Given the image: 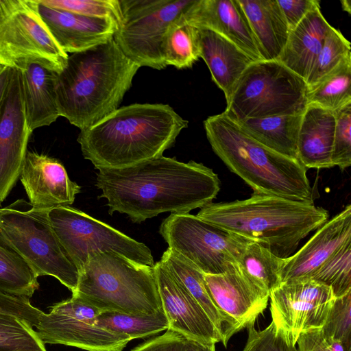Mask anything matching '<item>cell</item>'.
Segmentation results:
<instances>
[{"mask_svg":"<svg viewBox=\"0 0 351 351\" xmlns=\"http://www.w3.org/2000/svg\"><path fill=\"white\" fill-rule=\"evenodd\" d=\"M96 186L107 199L108 213L126 214L134 223L160 213H189L213 202L220 180L202 163L163 156L132 166L98 169Z\"/></svg>","mask_w":351,"mask_h":351,"instance_id":"cell-1","label":"cell"},{"mask_svg":"<svg viewBox=\"0 0 351 351\" xmlns=\"http://www.w3.org/2000/svg\"><path fill=\"white\" fill-rule=\"evenodd\" d=\"M188 124L168 104H134L80 130L77 142L95 168H122L162 156Z\"/></svg>","mask_w":351,"mask_h":351,"instance_id":"cell-2","label":"cell"},{"mask_svg":"<svg viewBox=\"0 0 351 351\" xmlns=\"http://www.w3.org/2000/svg\"><path fill=\"white\" fill-rule=\"evenodd\" d=\"M139 68L113 38L71 53L57 77L60 117L80 130L97 123L119 108Z\"/></svg>","mask_w":351,"mask_h":351,"instance_id":"cell-3","label":"cell"},{"mask_svg":"<svg viewBox=\"0 0 351 351\" xmlns=\"http://www.w3.org/2000/svg\"><path fill=\"white\" fill-rule=\"evenodd\" d=\"M199 219L246 240L256 242L281 258L293 254L300 242L328 220L314 202L254 193L245 199L211 202Z\"/></svg>","mask_w":351,"mask_h":351,"instance_id":"cell-4","label":"cell"},{"mask_svg":"<svg viewBox=\"0 0 351 351\" xmlns=\"http://www.w3.org/2000/svg\"><path fill=\"white\" fill-rule=\"evenodd\" d=\"M204 126L213 152L254 193L313 202L307 169L298 159L260 143L225 111L208 117Z\"/></svg>","mask_w":351,"mask_h":351,"instance_id":"cell-5","label":"cell"},{"mask_svg":"<svg viewBox=\"0 0 351 351\" xmlns=\"http://www.w3.org/2000/svg\"><path fill=\"white\" fill-rule=\"evenodd\" d=\"M71 297L101 312L148 315L163 311L154 267L115 252H101L88 261Z\"/></svg>","mask_w":351,"mask_h":351,"instance_id":"cell-6","label":"cell"},{"mask_svg":"<svg viewBox=\"0 0 351 351\" xmlns=\"http://www.w3.org/2000/svg\"><path fill=\"white\" fill-rule=\"evenodd\" d=\"M49 210L23 199L1 208L0 243L16 253L37 277H54L73 293L79 271L51 226Z\"/></svg>","mask_w":351,"mask_h":351,"instance_id":"cell-7","label":"cell"},{"mask_svg":"<svg viewBox=\"0 0 351 351\" xmlns=\"http://www.w3.org/2000/svg\"><path fill=\"white\" fill-rule=\"evenodd\" d=\"M308 90L306 81L280 61H254L238 80L225 112L238 121L301 114Z\"/></svg>","mask_w":351,"mask_h":351,"instance_id":"cell-8","label":"cell"},{"mask_svg":"<svg viewBox=\"0 0 351 351\" xmlns=\"http://www.w3.org/2000/svg\"><path fill=\"white\" fill-rule=\"evenodd\" d=\"M68 57L42 19L37 0H0L1 66L39 63L58 73Z\"/></svg>","mask_w":351,"mask_h":351,"instance_id":"cell-9","label":"cell"},{"mask_svg":"<svg viewBox=\"0 0 351 351\" xmlns=\"http://www.w3.org/2000/svg\"><path fill=\"white\" fill-rule=\"evenodd\" d=\"M121 22L113 39L132 62L157 70L167 65L163 42L169 26L195 0H119Z\"/></svg>","mask_w":351,"mask_h":351,"instance_id":"cell-10","label":"cell"},{"mask_svg":"<svg viewBox=\"0 0 351 351\" xmlns=\"http://www.w3.org/2000/svg\"><path fill=\"white\" fill-rule=\"evenodd\" d=\"M51 226L79 273L89 259L115 252L138 263L154 266L150 249L109 225L70 206L49 210Z\"/></svg>","mask_w":351,"mask_h":351,"instance_id":"cell-11","label":"cell"},{"mask_svg":"<svg viewBox=\"0 0 351 351\" xmlns=\"http://www.w3.org/2000/svg\"><path fill=\"white\" fill-rule=\"evenodd\" d=\"M159 232L168 247L205 274L225 272L237 262L248 241L189 213H171L163 220Z\"/></svg>","mask_w":351,"mask_h":351,"instance_id":"cell-12","label":"cell"},{"mask_svg":"<svg viewBox=\"0 0 351 351\" xmlns=\"http://www.w3.org/2000/svg\"><path fill=\"white\" fill-rule=\"evenodd\" d=\"M35 326L45 344H62L86 351H123L130 337L98 326L101 311L71 297L53 304Z\"/></svg>","mask_w":351,"mask_h":351,"instance_id":"cell-13","label":"cell"},{"mask_svg":"<svg viewBox=\"0 0 351 351\" xmlns=\"http://www.w3.org/2000/svg\"><path fill=\"white\" fill-rule=\"evenodd\" d=\"M269 298L271 321L295 346L302 332L322 328L335 297L330 287L302 278L280 282Z\"/></svg>","mask_w":351,"mask_h":351,"instance_id":"cell-14","label":"cell"},{"mask_svg":"<svg viewBox=\"0 0 351 351\" xmlns=\"http://www.w3.org/2000/svg\"><path fill=\"white\" fill-rule=\"evenodd\" d=\"M204 280L213 302L226 321L229 339L254 324L267 306L269 294L253 283L237 263L223 273L204 274Z\"/></svg>","mask_w":351,"mask_h":351,"instance_id":"cell-15","label":"cell"},{"mask_svg":"<svg viewBox=\"0 0 351 351\" xmlns=\"http://www.w3.org/2000/svg\"><path fill=\"white\" fill-rule=\"evenodd\" d=\"M32 133L25 114L20 73L12 69L0 115V204L19 179Z\"/></svg>","mask_w":351,"mask_h":351,"instance_id":"cell-16","label":"cell"},{"mask_svg":"<svg viewBox=\"0 0 351 351\" xmlns=\"http://www.w3.org/2000/svg\"><path fill=\"white\" fill-rule=\"evenodd\" d=\"M154 269L168 329L202 343L220 342L216 327L182 283L160 261Z\"/></svg>","mask_w":351,"mask_h":351,"instance_id":"cell-17","label":"cell"},{"mask_svg":"<svg viewBox=\"0 0 351 351\" xmlns=\"http://www.w3.org/2000/svg\"><path fill=\"white\" fill-rule=\"evenodd\" d=\"M19 179L29 204L38 208L69 206L81 189L59 160L34 152L27 151Z\"/></svg>","mask_w":351,"mask_h":351,"instance_id":"cell-18","label":"cell"},{"mask_svg":"<svg viewBox=\"0 0 351 351\" xmlns=\"http://www.w3.org/2000/svg\"><path fill=\"white\" fill-rule=\"evenodd\" d=\"M351 243V206L328 220L295 254L285 258L280 282L311 278L345 245Z\"/></svg>","mask_w":351,"mask_h":351,"instance_id":"cell-19","label":"cell"},{"mask_svg":"<svg viewBox=\"0 0 351 351\" xmlns=\"http://www.w3.org/2000/svg\"><path fill=\"white\" fill-rule=\"evenodd\" d=\"M183 19L198 29H210L225 37L254 61L263 60L238 0H195Z\"/></svg>","mask_w":351,"mask_h":351,"instance_id":"cell-20","label":"cell"},{"mask_svg":"<svg viewBox=\"0 0 351 351\" xmlns=\"http://www.w3.org/2000/svg\"><path fill=\"white\" fill-rule=\"evenodd\" d=\"M38 12L58 45L68 55L112 38L119 24L110 18L91 17L39 3Z\"/></svg>","mask_w":351,"mask_h":351,"instance_id":"cell-21","label":"cell"},{"mask_svg":"<svg viewBox=\"0 0 351 351\" xmlns=\"http://www.w3.org/2000/svg\"><path fill=\"white\" fill-rule=\"evenodd\" d=\"M335 117L331 110L308 105L302 114L297 141L298 160L306 169L333 166L332 152Z\"/></svg>","mask_w":351,"mask_h":351,"instance_id":"cell-22","label":"cell"},{"mask_svg":"<svg viewBox=\"0 0 351 351\" xmlns=\"http://www.w3.org/2000/svg\"><path fill=\"white\" fill-rule=\"evenodd\" d=\"M18 70L30 130L50 125L60 117L56 97L58 73L39 63H29Z\"/></svg>","mask_w":351,"mask_h":351,"instance_id":"cell-23","label":"cell"},{"mask_svg":"<svg viewBox=\"0 0 351 351\" xmlns=\"http://www.w3.org/2000/svg\"><path fill=\"white\" fill-rule=\"evenodd\" d=\"M200 58L213 81L222 90L226 103L244 71L254 60L233 43L208 29H199Z\"/></svg>","mask_w":351,"mask_h":351,"instance_id":"cell-24","label":"cell"},{"mask_svg":"<svg viewBox=\"0 0 351 351\" xmlns=\"http://www.w3.org/2000/svg\"><path fill=\"white\" fill-rule=\"evenodd\" d=\"M330 27L320 7L311 11L289 32L278 60L306 81Z\"/></svg>","mask_w":351,"mask_h":351,"instance_id":"cell-25","label":"cell"},{"mask_svg":"<svg viewBox=\"0 0 351 351\" xmlns=\"http://www.w3.org/2000/svg\"><path fill=\"white\" fill-rule=\"evenodd\" d=\"M264 60H278L289 29L277 0H238Z\"/></svg>","mask_w":351,"mask_h":351,"instance_id":"cell-26","label":"cell"},{"mask_svg":"<svg viewBox=\"0 0 351 351\" xmlns=\"http://www.w3.org/2000/svg\"><path fill=\"white\" fill-rule=\"evenodd\" d=\"M302 114L236 121L247 134L260 143L282 155L298 159L297 141Z\"/></svg>","mask_w":351,"mask_h":351,"instance_id":"cell-27","label":"cell"},{"mask_svg":"<svg viewBox=\"0 0 351 351\" xmlns=\"http://www.w3.org/2000/svg\"><path fill=\"white\" fill-rule=\"evenodd\" d=\"M160 262L182 283L212 321L226 347L229 341L227 323L213 302L204 280V274L190 261L168 247Z\"/></svg>","mask_w":351,"mask_h":351,"instance_id":"cell-28","label":"cell"},{"mask_svg":"<svg viewBox=\"0 0 351 351\" xmlns=\"http://www.w3.org/2000/svg\"><path fill=\"white\" fill-rule=\"evenodd\" d=\"M307 101L332 112L351 103V53L308 88Z\"/></svg>","mask_w":351,"mask_h":351,"instance_id":"cell-29","label":"cell"},{"mask_svg":"<svg viewBox=\"0 0 351 351\" xmlns=\"http://www.w3.org/2000/svg\"><path fill=\"white\" fill-rule=\"evenodd\" d=\"M284 260L263 245L248 241L237 263L253 283L269 294L281 282Z\"/></svg>","mask_w":351,"mask_h":351,"instance_id":"cell-30","label":"cell"},{"mask_svg":"<svg viewBox=\"0 0 351 351\" xmlns=\"http://www.w3.org/2000/svg\"><path fill=\"white\" fill-rule=\"evenodd\" d=\"M199 29L186 23L183 15L169 27L163 42L167 66L181 69L191 67L200 58Z\"/></svg>","mask_w":351,"mask_h":351,"instance_id":"cell-31","label":"cell"},{"mask_svg":"<svg viewBox=\"0 0 351 351\" xmlns=\"http://www.w3.org/2000/svg\"><path fill=\"white\" fill-rule=\"evenodd\" d=\"M95 324L110 331L125 335L132 340L153 336L169 328L163 311L148 315L101 312L95 319Z\"/></svg>","mask_w":351,"mask_h":351,"instance_id":"cell-32","label":"cell"},{"mask_svg":"<svg viewBox=\"0 0 351 351\" xmlns=\"http://www.w3.org/2000/svg\"><path fill=\"white\" fill-rule=\"evenodd\" d=\"M38 277L14 252L0 243V293L29 300Z\"/></svg>","mask_w":351,"mask_h":351,"instance_id":"cell-33","label":"cell"},{"mask_svg":"<svg viewBox=\"0 0 351 351\" xmlns=\"http://www.w3.org/2000/svg\"><path fill=\"white\" fill-rule=\"evenodd\" d=\"M350 53V43L339 29L330 25L322 47L306 79L308 88L317 83Z\"/></svg>","mask_w":351,"mask_h":351,"instance_id":"cell-34","label":"cell"},{"mask_svg":"<svg viewBox=\"0 0 351 351\" xmlns=\"http://www.w3.org/2000/svg\"><path fill=\"white\" fill-rule=\"evenodd\" d=\"M311 279L330 287L335 298L351 291V243L326 261Z\"/></svg>","mask_w":351,"mask_h":351,"instance_id":"cell-35","label":"cell"},{"mask_svg":"<svg viewBox=\"0 0 351 351\" xmlns=\"http://www.w3.org/2000/svg\"><path fill=\"white\" fill-rule=\"evenodd\" d=\"M45 345L25 321L0 315V351H47Z\"/></svg>","mask_w":351,"mask_h":351,"instance_id":"cell-36","label":"cell"},{"mask_svg":"<svg viewBox=\"0 0 351 351\" xmlns=\"http://www.w3.org/2000/svg\"><path fill=\"white\" fill-rule=\"evenodd\" d=\"M41 4L80 15L110 18L119 25L122 15L119 0H38Z\"/></svg>","mask_w":351,"mask_h":351,"instance_id":"cell-37","label":"cell"},{"mask_svg":"<svg viewBox=\"0 0 351 351\" xmlns=\"http://www.w3.org/2000/svg\"><path fill=\"white\" fill-rule=\"evenodd\" d=\"M321 329L325 337L338 340L351 350V291L335 298Z\"/></svg>","mask_w":351,"mask_h":351,"instance_id":"cell-38","label":"cell"},{"mask_svg":"<svg viewBox=\"0 0 351 351\" xmlns=\"http://www.w3.org/2000/svg\"><path fill=\"white\" fill-rule=\"evenodd\" d=\"M335 129L332 162L344 170L351 165V103L333 111Z\"/></svg>","mask_w":351,"mask_h":351,"instance_id":"cell-39","label":"cell"},{"mask_svg":"<svg viewBox=\"0 0 351 351\" xmlns=\"http://www.w3.org/2000/svg\"><path fill=\"white\" fill-rule=\"evenodd\" d=\"M248 337L243 351H298L287 333L271 321L262 330L254 324L248 327Z\"/></svg>","mask_w":351,"mask_h":351,"instance_id":"cell-40","label":"cell"},{"mask_svg":"<svg viewBox=\"0 0 351 351\" xmlns=\"http://www.w3.org/2000/svg\"><path fill=\"white\" fill-rule=\"evenodd\" d=\"M43 313L28 299L0 293V315L14 316L35 327Z\"/></svg>","mask_w":351,"mask_h":351,"instance_id":"cell-41","label":"cell"},{"mask_svg":"<svg viewBox=\"0 0 351 351\" xmlns=\"http://www.w3.org/2000/svg\"><path fill=\"white\" fill-rule=\"evenodd\" d=\"M289 31L294 29L311 11L319 6L317 0H277Z\"/></svg>","mask_w":351,"mask_h":351,"instance_id":"cell-42","label":"cell"},{"mask_svg":"<svg viewBox=\"0 0 351 351\" xmlns=\"http://www.w3.org/2000/svg\"><path fill=\"white\" fill-rule=\"evenodd\" d=\"M131 351H186L185 338L167 329L163 335L139 344Z\"/></svg>","mask_w":351,"mask_h":351,"instance_id":"cell-43","label":"cell"},{"mask_svg":"<svg viewBox=\"0 0 351 351\" xmlns=\"http://www.w3.org/2000/svg\"><path fill=\"white\" fill-rule=\"evenodd\" d=\"M296 344L298 351H330L321 328L302 332Z\"/></svg>","mask_w":351,"mask_h":351,"instance_id":"cell-44","label":"cell"},{"mask_svg":"<svg viewBox=\"0 0 351 351\" xmlns=\"http://www.w3.org/2000/svg\"><path fill=\"white\" fill-rule=\"evenodd\" d=\"M12 69L5 68L0 74V115L9 84Z\"/></svg>","mask_w":351,"mask_h":351,"instance_id":"cell-45","label":"cell"},{"mask_svg":"<svg viewBox=\"0 0 351 351\" xmlns=\"http://www.w3.org/2000/svg\"><path fill=\"white\" fill-rule=\"evenodd\" d=\"M186 351H215V344H204L185 338Z\"/></svg>","mask_w":351,"mask_h":351,"instance_id":"cell-46","label":"cell"},{"mask_svg":"<svg viewBox=\"0 0 351 351\" xmlns=\"http://www.w3.org/2000/svg\"><path fill=\"white\" fill-rule=\"evenodd\" d=\"M330 351H351L338 340L331 337H325Z\"/></svg>","mask_w":351,"mask_h":351,"instance_id":"cell-47","label":"cell"},{"mask_svg":"<svg viewBox=\"0 0 351 351\" xmlns=\"http://www.w3.org/2000/svg\"><path fill=\"white\" fill-rule=\"evenodd\" d=\"M342 8L344 11L348 12L349 14L351 13V5L350 0H344L341 1Z\"/></svg>","mask_w":351,"mask_h":351,"instance_id":"cell-48","label":"cell"},{"mask_svg":"<svg viewBox=\"0 0 351 351\" xmlns=\"http://www.w3.org/2000/svg\"><path fill=\"white\" fill-rule=\"evenodd\" d=\"M6 67H3V66H0V74L1 73V72L5 69Z\"/></svg>","mask_w":351,"mask_h":351,"instance_id":"cell-49","label":"cell"}]
</instances>
